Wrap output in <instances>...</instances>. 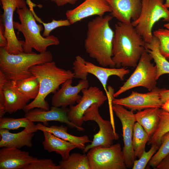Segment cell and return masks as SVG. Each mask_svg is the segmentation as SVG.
Instances as JSON below:
<instances>
[{"label": "cell", "mask_w": 169, "mask_h": 169, "mask_svg": "<svg viewBox=\"0 0 169 169\" xmlns=\"http://www.w3.org/2000/svg\"><path fill=\"white\" fill-rule=\"evenodd\" d=\"M113 18L111 15L97 16L89 21L84 41L86 53L104 67H115L112 60L114 32L110 25Z\"/></svg>", "instance_id": "1"}, {"label": "cell", "mask_w": 169, "mask_h": 169, "mask_svg": "<svg viewBox=\"0 0 169 169\" xmlns=\"http://www.w3.org/2000/svg\"><path fill=\"white\" fill-rule=\"evenodd\" d=\"M145 43L131 23H116L112 57L115 67H136L146 50Z\"/></svg>", "instance_id": "2"}, {"label": "cell", "mask_w": 169, "mask_h": 169, "mask_svg": "<svg viewBox=\"0 0 169 169\" xmlns=\"http://www.w3.org/2000/svg\"><path fill=\"white\" fill-rule=\"evenodd\" d=\"M29 70L38 79L39 90L36 98L24 108L25 112L36 108L49 110V105L45 100L47 96L55 93L67 80L74 78L73 72L59 67L53 61L33 66Z\"/></svg>", "instance_id": "3"}, {"label": "cell", "mask_w": 169, "mask_h": 169, "mask_svg": "<svg viewBox=\"0 0 169 169\" xmlns=\"http://www.w3.org/2000/svg\"><path fill=\"white\" fill-rule=\"evenodd\" d=\"M20 23L14 21V27L23 35L25 40L23 45V52L29 53L33 49L39 53L46 51L51 45L59 44V39L54 35L44 37L40 33L43 29L41 24H37L31 9L26 5L16 10Z\"/></svg>", "instance_id": "4"}, {"label": "cell", "mask_w": 169, "mask_h": 169, "mask_svg": "<svg viewBox=\"0 0 169 169\" xmlns=\"http://www.w3.org/2000/svg\"><path fill=\"white\" fill-rule=\"evenodd\" d=\"M49 51L37 54L24 52L18 54L8 53L5 48H0V71L9 80L16 81L33 75L29 71L31 67L53 61Z\"/></svg>", "instance_id": "5"}, {"label": "cell", "mask_w": 169, "mask_h": 169, "mask_svg": "<svg viewBox=\"0 0 169 169\" xmlns=\"http://www.w3.org/2000/svg\"><path fill=\"white\" fill-rule=\"evenodd\" d=\"M161 19L169 22V10L164 5L163 0H142L140 15L131 23L144 41L149 43L152 39L154 25Z\"/></svg>", "instance_id": "6"}, {"label": "cell", "mask_w": 169, "mask_h": 169, "mask_svg": "<svg viewBox=\"0 0 169 169\" xmlns=\"http://www.w3.org/2000/svg\"><path fill=\"white\" fill-rule=\"evenodd\" d=\"M152 59L146 50L142 55L136 68L119 90L113 94L114 98L131 89L141 86L151 91L156 87L157 69L151 63Z\"/></svg>", "instance_id": "7"}, {"label": "cell", "mask_w": 169, "mask_h": 169, "mask_svg": "<svg viewBox=\"0 0 169 169\" xmlns=\"http://www.w3.org/2000/svg\"><path fill=\"white\" fill-rule=\"evenodd\" d=\"M72 68L74 78L86 80L89 74L94 75L102 85L107 96L108 94L107 85L109 78L111 76L115 75L123 81L125 76L130 72L129 70L125 67L108 68L98 66L86 61L79 55L75 57V59L73 63Z\"/></svg>", "instance_id": "8"}, {"label": "cell", "mask_w": 169, "mask_h": 169, "mask_svg": "<svg viewBox=\"0 0 169 169\" xmlns=\"http://www.w3.org/2000/svg\"><path fill=\"white\" fill-rule=\"evenodd\" d=\"M90 169H126L123 150L118 143L110 147L97 146L87 153Z\"/></svg>", "instance_id": "9"}, {"label": "cell", "mask_w": 169, "mask_h": 169, "mask_svg": "<svg viewBox=\"0 0 169 169\" xmlns=\"http://www.w3.org/2000/svg\"><path fill=\"white\" fill-rule=\"evenodd\" d=\"M100 106L97 103L93 104L84 115V121H94L99 128L98 132L94 135L91 143L86 146L83 150L84 153L95 147H110L113 145L114 141L119 139V135L114 131L110 120H104L100 115L98 111Z\"/></svg>", "instance_id": "10"}, {"label": "cell", "mask_w": 169, "mask_h": 169, "mask_svg": "<svg viewBox=\"0 0 169 169\" xmlns=\"http://www.w3.org/2000/svg\"><path fill=\"white\" fill-rule=\"evenodd\" d=\"M3 13L0 16L4 28V36L8 41L5 49L11 54H18L23 52V45L24 41L19 40L15 34L13 16L15 10L27 4L25 0H0Z\"/></svg>", "instance_id": "11"}, {"label": "cell", "mask_w": 169, "mask_h": 169, "mask_svg": "<svg viewBox=\"0 0 169 169\" xmlns=\"http://www.w3.org/2000/svg\"><path fill=\"white\" fill-rule=\"evenodd\" d=\"M112 108L122 124L125 162L127 168H132L136 158L132 145L134 126L136 122L135 114L133 111L120 105H113Z\"/></svg>", "instance_id": "12"}, {"label": "cell", "mask_w": 169, "mask_h": 169, "mask_svg": "<svg viewBox=\"0 0 169 169\" xmlns=\"http://www.w3.org/2000/svg\"><path fill=\"white\" fill-rule=\"evenodd\" d=\"M82 95L79 102L69 108L67 116L69 120L75 125L81 127L84 122L83 116L85 111L93 104L100 106L108 99L103 91L96 86H90L81 91Z\"/></svg>", "instance_id": "13"}, {"label": "cell", "mask_w": 169, "mask_h": 169, "mask_svg": "<svg viewBox=\"0 0 169 169\" xmlns=\"http://www.w3.org/2000/svg\"><path fill=\"white\" fill-rule=\"evenodd\" d=\"M160 89L156 87L145 93L132 91L127 97L120 99L114 98L112 105H120L133 111H139L149 108H161L163 103L160 97Z\"/></svg>", "instance_id": "14"}, {"label": "cell", "mask_w": 169, "mask_h": 169, "mask_svg": "<svg viewBox=\"0 0 169 169\" xmlns=\"http://www.w3.org/2000/svg\"><path fill=\"white\" fill-rule=\"evenodd\" d=\"M111 9L107 0H84L76 8L66 11V18L71 24L94 15L103 17Z\"/></svg>", "instance_id": "15"}, {"label": "cell", "mask_w": 169, "mask_h": 169, "mask_svg": "<svg viewBox=\"0 0 169 169\" xmlns=\"http://www.w3.org/2000/svg\"><path fill=\"white\" fill-rule=\"evenodd\" d=\"M73 79H69L61 85L52 96L51 104L57 107H67L78 103L81 96L79 93L84 89L89 87L87 79L80 80L76 85H72Z\"/></svg>", "instance_id": "16"}, {"label": "cell", "mask_w": 169, "mask_h": 169, "mask_svg": "<svg viewBox=\"0 0 169 169\" xmlns=\"http://www.w3.org/2000/svg\"><path fill=\"white\" fill-rule=\"evenodd\" d=\"M69 111V109L66 107L52 106L50 110H48L36 108L25 112L24 117L33 122H43L45 125L48 121H57L64 123L79 131H84V128L75 125L69 120L67 116Z\"/></svg>", "instance_id": "17"}, {"label": "cell", "mask_w": 169, "mask_h": 169, "mask_svg": "<svg viewBox=\"0 0 169 169\" xmlns=\"http://www.w3.org/2000/svg\"><path fill=\"white\" fill-rule=\"evenodd\" d=\"M111 9V15L119 22L131 23L139 17L142 0H107Z\"/></svg>", "instance_id": "18"}, {"label": "cell", "mask_w": 169, "mask_h": 169, "mask_svg": "<svg viewBox=\"0 0 169 169\" xmlns=\"http://www.w3.org/2000/svg\"><path fill=\"white\" fill-rule=\"evenodd\" d=\"M29 152L14 147L0 150V169H24L34 160Z\"/></svg>", "instance_id": "19"}, {"label": "cell", "mask_w": 169, "mask_h": 169, "mask_svg": "<svg viewBox=\"0 0 169 169\" xmlns=\"http://www.w3.org/2000/svg\"><path fill=\"white\" fill-rule=\"evenodd\" d=\"M3 92L6 111L9 114L23 110L30 100L17 89L14 81L8 80L4 85Z\"/></svg>", "instance_id": "20"}, {"label": "cell", "mask_w": 169, "mask_h": 169, "mask_svg": "<svg viewBox=\"0 0 169 169\" xmlns=\"http://www.w3.org/2000/svg\"><path fill=\"white\" fill-rule=\"evenodd\" d=\"M34 132L24 128L22 131L12 133L6 129H0V148L14 147L20 149L23 146L30 147Z\"/></svg>", "instance_id": "21"}, {"label": "cell", "mask_w": 169, "mask_h": 169, "mask_svg": "<svg viewBox=\"0 0 169 169\" xmlns=\"http://www.w3.org/2000/svg\"><path fill=\"white\" fill-rule=\"evenodd\" d=\"M37 131L40 130L42 131H46L55 136L74 145L77 148L84 150L85 147V144L91 143L92 141L89 137L86 135L78 136L73 135L68 132L67 127L63 125L60 126L53 125L50 127L38 123L35 125L34 128Z\"/></svg>", "instance_id": "22"}, {"label": "cell", "mask_w": 169, "mask_h": 169, "mask_svg": "<svg viewBox=\"0 0 169 169\" xmlns=\"http://www.w3.org/2000/svg\"><path fill=\"white\" fill-rule=\"evenodd\" d=\"M44 139L42 142L44 150L50 153L54 152L59 154L62 160H67L70 151L77 148L70 142L63 140L46 131H44Z\"/></svg>", "instance_id": "23"}, {"label": "cell", "mask_w": 169, "mask_h": 169, "mask_svg": "<svg viewBox=\"0 0 169 169\" xmlns=\"http://www.w3.org/2000/svg\"><path fill=\"white\" fill-rule=\"evenodd\" d=\"M160 108H152L138 111L135 114L136 121L147 133L150 138L156 131L159 123V112Z\"/></svg>", "instance_id": "24"}, {"label": "cell", "mask_w": 169, "mask_h": 169, "mask_svg": "<svg viewBox=\"0 0 169 169\" xmlns=\"http://www.w3.org/2000/svg\"><path fill=\"white\" fill-rule=\"evenodd\" d=\"M145 49L156 64L157 80L161 75L169 74V62L161 53L159 41L155 36L153 35L152 40L145 43Z\"/></svg>", "instance_id": "25"}, {"label": "cell", "mask_w": 169, "mask_h": 169, "mask_svg": "<svg viewBox=\"0 0 169 169\" xmlns=\"http://www.w3.org/2000/svg\"><path fill=\"white\" fill-rule=\"evenodd\" d=\"M150 137L138 122L134 125L132 141V145L136 157L140 158L145 151L146 144Z\"/></svg>", "instance_id": "26"}, {"label": "cell", "mask_w": 169, "mask_h": 169, "mask_svg": "<svg viewBox=\"0 0 169 169\" xmlns=\"http://www.w3.org/2000/svg\"><path fill=\"white\" fill-rule=\"evenodd\" d=\"M17 89L30 100L34 99L38 96L39 90V83L33 75L15 81Z\"/></svg>", "instance_id": "27"}, {"label": "cell", "mask_w": 169, "mask_h": 169, "mask_svg": "<svg viewBox=\"0 0 169 169\" xmlns=\"http://www.w3.org/2000/svg\"><path fill=\"white\" fill-rule=\"evenodd\" d=\"M159 116L160 121L158 125L148 141L147 143L148 145L156 144L159 147L162 136L169 131V112L160 109Z\"/></svg>", "instance_id": "28"}, {"label": "cell", "mask_w": 169, "mask_h": 169, "mask_svg": "<svg viewBox=\"0 0 169 169\" xmlns=\"http://www.w3.org/2000/svg\"><path fill=\"white\" fill-rule=\"evenodd\" d=\"M35 125L33 122L24 117L18 118L3 117L0 118V129L9 130L24 128L35 132L37 131L34 129Z\"/></svg>", "instance_id": "29"}, {"label": "cell", "mask_w": 169, "mask_h": 169, "mask_svg": "<svg viewBox=\"0 0 169 169\" xmlns=\"http://www.w3.org/2000/svg\"><path fill=\"white\" fill-rule=\"evenodd\" d=\"M61 169H90L87 155L73 153L59 163Z\"/></svg>", "instance_id": "30"}, {"label": "cell", "mask_w": 169, "mask_h": 169, "mask_svg": "<svg viewBox=\"0 0 169 169\" xmlns=\"http://www.w3.org/2000/svg\"><path fill=\"white\" fill-rule=\"evenodd\" d=\"M169 154V131L162 136L157 151L148 163L150 166L156 168L161 161Z\"/></svg>", "instance_id": "31"}, {"label": "cell", "mask_w": 169, "mask_h": 169, "mask_svg": "<svg viewBox=\"0 0 169 169\" xmlns=\"http://www.w3.org/2000/svg\"><path fill=\"white\" fill-rule=\"evenodd\" d=\"M153 34L159 41L161 53L167 60H169V29L159 28L154 31Z\"/></svg>", "instance_id": "32"}, {"label": "cell", "mask_w": 169, "mask_h": 169, "mask_svg": "<svg viewBox=\"0 0 169 169\" xmlns=\"http://www.w3.org/2000/svg\"><path fill=\"white\" fill-rule=\"evenodd\" d=\"M34 16L36 21L42 24L44 27V31L42 36L44 37L49 36L50 32L54 29L59 27L68 26H70V24L69 21L67 19L59 20H58L53 19L52 21L49 23H45L43 21L38 17L35 13L33 9H32Z\"/></svg>", "instance_id": "33"}, {"label": "cell", "mask_w": 169, "mask_h": 169, "mask_svg": "<svg viewBox=\"0 0 169 169\" xmlns=\"http://www.w3.org/2000/svg\"><path fill=\"white\" fill-rule=\"evenodd\" d=\"M159 146L156 144L151 145L150 149L146 151L138 160H136L132 167V169H144L147 164L159 149Z\"/></svg>", "instance_id": "34"}, {"label": "cell", "mask_w": 169, "mask_h": 169, "mask_svg": "<svg viewBox=\"0 0 169 169\" xmlns=\"http://www.w3.org/2000/svg\"><path fill=\"white\" fill-rule=\"evenodd\" d=\"M24 169H61L52 160L49 159H38L34 157L33 161Z\"/></svg>", "instance_id": "35"}, {"label": "cell", "mask_w": 169, "mask_h": 169, "mask_svg": "<svg viewBox=\"0 0 169 169\" xmlns=\"http://www.w3.org/2000/svg\"><path fill=\"white\" fill-rule=\"evenodd\" d=\"M8 80V79L6 75L0 71V104L3 105L4 98L3 89L4 85Z\"/></svg>", "instance_id": "36"}, {"label": "cell", "mask_w": 169, "mask_h": 169, "mask_svg": "<svg viewBox=\"0 0 169 169\" xmlns=\"http://www.w3.org/2000/svg\"><path fill=\"white\" fill-rule=\"evenodd\" d=\"M4 34V26L2 21L0 19V47L6 49L8 46V41Z\"/></svg>", "instance_id": "37"}, {"label": "cell", "mask_w": 169, "mask_h": 169, "mask_svg": "<svg viewBox=\"0 0 169 169\" xmlns=\"http://www.w3.org/2000/svg\"><path fill=\"white\" fill-rule=\"evenodd\" d=\"M155 168L169 169V154L161 161Z\"/></svg>", "instance_id": "38"}, {"label": "cell", "mask_w": 169, "mask_h": 169, "mask_svg": "<svg viewBox=\"0 0 169 169\" xmlns=\"http://www.w3.org/2000/svg\"><path fill=\"white\" fill-rule=\"evenodd\" d=\"M159 95L161 101L164 103L169 99V90L160 89Z\"/></svg>", "instance_id": "39"}, {"label": "cell", "mask_w": 169, "mask_h": 169, "mask_svg": "<svg viewBox=\"0 0 169 169\" xmlns=\"http://www.w3.org/2000/svg\"><path fill=\"white\" fill-rule=\"evenodd\" d=\"M54 2L58 7L63 6L69 3L74 4L78 0H51Z\"/></svg>", "instance_id": "40"}, {"label": "cell", "mask_w": 169, "mask_h": 169, "mask_svg": "<svg viewBox=\"0 0 169 169\" xmlns=\"http://www.w3.org/2000/svg\"><path fill=\"white\" fill-rule=\"evenodd\" d=\"M162 109L169 112V99L164 103L161 107Z\"/></svg>", "instance_id": "41"}, {"label": "cell", "mask_w": 169, "mask_h": 169, "mask_svg": "<svg viewBox=\"0 0 169 169\" xmlns=\"http://www.w3.org/2000/svg\"><path fill=\"white\" fill-rule=\"evenodd\" d=\"M6 113V111L4 105L0 104V118L3 117Z\"/></svg>", "instance_id": "42"}, {"label": "cell", "mask_w": 169, "mask_h": 169, "mask_svg": "<svg viewBox=\"0 0 169 169\" xmlns=\"http://www.w3.org/2000/svg\"><path fill=\"white\" fill-rule=\"evenodd\" d=\"M27 4L28 5L29 7L30 8H34L37 7L38 5L33 3L31 0H26Z\"/></svg>", "instance_id": "43"}, {"label": "cell", "mask_w": 169, "mask_h": 169, "mask_svg": "<svg viewBox=\"0 0 169 169\" xmlns=\"http://www.w3.org/2000/svg\"><path fill=\"white\" fill-rule=\"evenodd\" d=\"M164 4L166 8H169V0H166V2Z\"/></svg>", "instance_id": "44"}, {"label": "cell", "mask_w": 169, "mask_h": 169, "mask_svg": "<svg viewBox=\"0 0 169 169\" xmlns=\"http://www.w3.org/2000/svg\"><path fill=\"white\" fill-rule=\"evenodd\" d=\"M164 26L165 28L169 29V22L165 24L164 25Z\"/></svg>", "instance_id": "45"}]
</instances>
